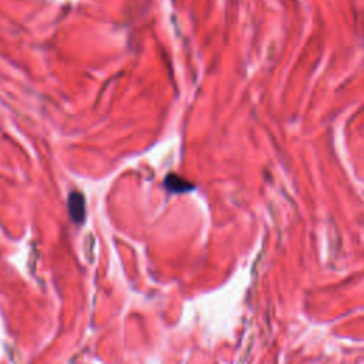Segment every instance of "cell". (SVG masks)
<instances>
[{
	"label": "cell",
	"instance_id": "cell-1",
	"mask_svg": "<svg viewBox=\"0 0 364 364\" xmlns=\"http://www.w3.org/2000/svg\"><path fill=\"white\" fill-rule=\"evenodd\" d=\"M69 214L71 220H74L76 223H81L85 218V201L83 194L80 192H71L69 195Z\"/></svg>",
	"mask_w": 364,
	"mask_h": 364
},
{
	"label": "cell",
	"instance_id": "cell-2",
	"mask_svg": "<svg viewBox=\"0 0 364 364\" xmlns=\"http://www.w3.org/2000/svg\"><path fill=\"white\" fill-rule=\"evenodd\" d=\"M165 188H167V191H169L172 194H184V192L192 191L195 187L192 182L171 174L165 179Z\"/></svg>",
	"mask_w": 364,
	"mask_h": 364
}]
</instances>
